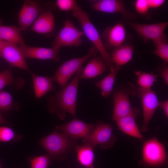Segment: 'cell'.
I'll return each instance as SVG.
<instances>
[{"label":"cell","mask_w":168,"mask_h":168,"mask_svg":"<svg viewBox=\"0 0 168 168\" xmlns=\"http://www.w3.org/2000/svg\"><path fill=\"white\" fill-rule=\"evenodd\" d=\"M113 130L110 123L98 122L95 124L90 134L84 141L94 148L99 145L101 149L110 148L113 147L116 140Z\"/></svg>","instance_id":"52a82bcc"},{"label":"cell","mask_w":168,"mask_h":168,"mask_svg":"<svg viewBox=\"0 0 168 168\" xmlns=\"http://www.w3.org/2000/svg\"><path fill=\"white\" fill-rule=\"evenodd\" d=\"M0 168H2L1 166L0 165Z\"/></svg>","instance_id":"f35d334b"},{"label":"cell","mask_w":168,"mask_h":168,"mask_svg":"<svg viewBox=\"0 0 168 168\" xmlns=\"http://www.w3.org/2000/svg\"><path fill=\"white\" fill-rule=\"evenodd\" d=\"M13 106V99L11 94L6 91H0V110H9Z\"/></svg>","instance_id":"83f0119b"},{"label":"cell","mask_w":168,"mask_h":168,"mask_svg":"<svg viewBox=\"0 0 168 168\" xmlns=\"http://www.w3.org/2000/svg\"><path fill=\"white\" fill-rule=\"evenodd\" d=\"M94 10L108 13H119L127 21L135 19V14L128 10L125 2L122 0H99L94 1L91 4Z\"/></svg>","instance_id":"7c38bea8"},{"label":"cell","mask_w":168,"mask_h":168,"mask_svg":"<svg viewBox=\"0 0 168 168\" xmlns=\"http://www.w3.org/2000/svg\"><path fill=\"white\" fill-rule=\"evenodd\" d=\"M83 68L76 72L70 82L55 92L47 99V107L49 112L55 114L60 119L63 120L67 113L76 116V107L78 85Z\"/></svg>","instance_id":"6da1fadb"},{"label":"cell","mask_w":168,"mask_h":168,"mask_svg":"<svg viewBox=\"0 0 168 168\" xmlns=\"http://www.w3.org/2000/svg\"><path fill=\"white\" fill-rule=\"evenodd\" d=\"M97 50L92 45L89 49L86 55L74 58L62 64L56 71L53 77L54 80L62 88L68 84V80L82 67V64L92 56L96 55Z\"/></svg>","instance_id":"8992f818"},{"label":"cell","mask_w":168,"mask_h":168,"mask_svg":"<svg viewBox=\"0 0 168 168\" xmlns=\"http://www.w3.org/2000/svg\"><path fill=\"white\" fill-rule=\"evenodd\" d=\"M38 2L25 0L18 15V25L21 31H25L35 21L43 11Z\"/></svg>","instance_id":"4fadbf2b"},{"label":"cell","mask_w":168,"mask_h":168,"mask_svg":"<svg viewBox=\"0 0 168 168\" xmlns=\"http://www.w3.org/2000/svg\"><path fill=\"white\" fill-rule=\"evenodd\" d=\"M19 47L25 58L49 59L56 62L61 59L59 49L55 48L32 47L25 44H20Z\"/></svg>","instance_id":"2e32d148"},{"label":"cell","mask_w":168,"mask_h":168,"mask_svg":"<svg viewBox=\"0 0 168 168\" xmlns=\"http://www.w3.org/2000/svg\"><path fill=\"white\" fill-rule=\"evenodd\" d=\"M95 168L94 167V166H91V167H87V168Z\"/></svg>","instance_id":"74e56055"},{"label":"cell","mask_w":168,"mask_h":168,"mask_svg":"<svg viewBox=\"0 0 168 168\" xmlns=\"http://www.w3.org/2000/svg\"><path fill=\"white\" fill-rule=\"evenodd\" d=\"M25 82L22 78L16 80L14 78L11 67L0 72V91L5 86L10 85H14L16 89H19L23 86Z\"/></svg>","instance_id":"d4e9b609"},{"label":"cell","mask_w":168,"mask_h":168,"mask_svg":"<svg viewBox=\"0 0 168 168\" xmlns=\"http://www.w3.org/2000/svg\"><path fill=\"white\" fill-rule=\"evenodd\" d=\"M34 88L35 96L40 98L48 92L53 91L55 88L53 77L47 76L38 75L30 73Z\"/></svg>","instance_id":"ffe728a7"},{"label":"cell","mask_w":168,"mask_h":168,"mask_svg":"<svg viewBox=\"0 0 168 168\" xmlns=\"http://www.w3.org/2000/svg\"><path fill=\"white\" fill-rule=\"evenodd\" d=\"M163 110L166 117H168V101L160 102L159 106Z\"/></svg>","instance_id":"e575fe53"},{"label":"cell","mask_w":168,"mask_h":168,"mask_svg":"<svg viewBox=\"0 0 168 168\" xmlns=\"http://www.w3.org/2000/svg\"><path fill=\"white\" fill-rule=\"evenodd\" d=\"M126 30L121 22L107 27L102 34L104 44L107 51L122 44L126 37Z\"/></svg>","instance_id":"9a60e30c"},{"label":"cell","mask_w":168,"mask_h":168,"mask_svg":"<svg viewBox=\"0 0 168 168\" xmlns=\"http://www.w3.org/2000/svg\"><path fill=\"white\" fill-rule=\"evenodd\" d=\"M136 88L129 83L124 84L114 92L113 97L114 108L112 120L118 119L130 114L137 110L133 108L129 100V96L135 95Z\"/></svg>","instance_id":"5b68a950"},{"label":"cell","mask_w":168,"mask_h":168,"mask_svg":"<svg viewBox=\"0 0 168 168\" xmlns=\"http://www.w3.org/2000/svg\"><path fill=\"white\" fill-rule=\"evenodd\" d=\"M84 35L72 21L67 19L52 43V47L59 49L63 47L79 46L82 43Z\"/></svg>","instance_id":"ba28073f"},{"label":"cell","mask_w":168,"mask_h":168,"mask_svg":"<svg viewBox=\"0 0 168 168\" xmlns=\"http://www.w3.org/2000/svg\"><path fill=\"white\" fill-rule=\"evenodd\" d=\"M133 51V46L128 44H122L115 48L110 54L112 63L121 66L127 63L132 58Z\"/></svg>","instance_id":"7402d4cb"},{"label":"cell","mask_w":168,"mask_h":168,"mask_svg":"<svg viewBox=\"0 0 168 168\" xmlns=\"http://www.w3.org/2000/svg\"><path fill=\"white\" fill-rule=\"evenodd\" d=\"M160 75L166 85L168 84V66L167 63L164 62L158 68Z\"/></svg>","instance_id":"d6a6232c"},{"label":"cell","mask_w":168,"mask_h":168,"mask_svg":"<svg viewBox=\"0 0 168 168\" xmlns=\"http://www.w3.org/2000/svg\"><path fill=\"white\" fill-rule=\"evenodd\" d=\"M108 67L107 63L101 57L95 56L83 69L80 79L95 78L106 71Z\"/></svg>","instance_id":"d6986e66"},{"label":"cell","mask_w":168,"mask_h":168,"mask_svg":"<svg viewBox=\"0 0 168 168\" xmlns=\"http://www.w3.org/2000/svg\"><path fill=\"white\" fill-rule=\"evenodd\" d=\"M50 162V158L48 155L36 156L31 159L30 168H47Z\"/></svg>","instance_id":"f1b7e54d"},{"label":"cell","mask_w":168,"mask_h":168,"mask_svg":"<svg viewBox=\"0 0 168 168\" xmlns=\"http://www.w3.org/2000/svg\"><path fill=\"white\" fill-rule=\"evenodd\" d=\"M0 58L12 66L26 71L30 73L25 58L17 44L3 40Z\"/></svg>","instance_id":"8fae6325"},{"label":"cell","mask_w":168,"mask_h":168,"mask_svg":"<svg viewBox=\"0 0 168 168\" xmlns=\"http://www.w3.org/2000/svg\"><path fill=\"white\" fill-rule=\"evenodd\" d=\"M8 124V122L3 117L1 111H0V124Z\"/></svg>","instance_id":"d590c367"},{"label":"cell","mask_w":168,"mask_h":168,"mask_svg":"<svg viewBox=\"0 0 168 168\" xmlns=\"http://www.w3.org/2000/svg\"><path fill=\"white\" fill-rule=\"evenodd\" d=\"M127 24L133 29L144 42L154 41L162 36L168 25V21L150 24H142L129 21Z\"/></svg>","instance_id":"30bf717a"},{"label":"cell","mask_w":168,"mask_h":168,"mask_svg":"<svg viewBox=\"0 0 168 168\" xmlns=\"http://www.w3.org/2000/svg\"><path fill=\"white\" fill-rule=\"evenodd\" d=\"M121 68V66L115 65L110 72L105 77L95 83L96 86L101 91V95L107 98L111 94L115 77Z\"/></svg>","instance_id":"603a6c76"},{"label":"cell","mask_w":168,"mask_h":168,"mask_svg":"<svg viewBox=\"0 0 168 168\" xmlns=\"http://www.w3.org/2000/svg\"><path fill=\"white\" fill-rule=\"evenodd\" d=\"M95 124H88L78 119H75L65 124L56 126V131H61L70 138L77 139L83 138L86 139L90 134Z\"/></svg>","instance_id":"5bb4252c"},{"label":"cell","mask_w":168,"mask_h":168,"mask_svg":"<svg viewBox=\"0 0 168 168\" xmlns=\"http://www.w3.org/2000/svg\"><path fill=\"white\" fill-rule=\"evenodd\" d=\"M16 135L10 128L6 126L0 127V142H9L16 139Z\"/></svg>","instance_id":"f546056e"},{"label":"cell","mask_w":168,"mask_h":168,"mask_svg":"<svg viewBox=\"0 0 168 168\" xmlns=\"http://www.w3.org/2000/svg\"><path fill=\"white\" fill-rule=\"evenodd\" d=\"M52 9H45L33 23L30 30L39 34L52 32L54 28V17Z\"/></svg>","instance_id":"e0dca14e"},{"label":"cell","mask_w":168,"mask_h":168,"mask_svg":"<svg viewBox=\"0 0 168 168\" xmlns=\"http://www.w3.org/2000/svg\"><path fill=\"white\" fill-rule=\"evenodd\" d=\"M135 73L137 77V82L139 87L144 89H151L154 83L156 81L158 76L152 72L148 73L140 71L135 72Z\"/></svg>","instance_id":"484cf974"},{"label":"cell","mask_w":168,"mask_h":168,"mask_svg":"<svg viewBox=\"0 0 168 168\" xmlns=\"http://www.w3.org/2000/svg\"><path fill=\"white\" fill-rule=\"evenodd\" d=\"M139 111L137 110L132 114L121 118L116 121L119 129L125 134L140 140L144 139L136 122Z\"/></svg>","instance_id":"ac0fdd59"},{"label":"cell","mask_w":168,"mask_h":168,"mask_svg":"<svg viewBox=\"0 0 168 168\" xmlns=\"http://www.w3.org/2000/svg\"><path fill=\"white\" fill-rule=\"evenodd\" d=\"M94 148L87 142L82 146L77 145L76 152L79 163L87 167L93 166L94 160Z\"/></svg>","instance_id":"cb8c5ba5"},{"label":"cell","mask_w":168,"mask_h":168,"mask_svg":"<svg viewBox=\"0 0 168 168\" xmlns=\"http://www.w3.org/2000/svg\"><path fill=\"white\" fill-rule=\"evenodd\" d=\"M168 158L165 146L154 137L145 141L142 148V157L139 164L144 168L166 167Z\"/></svg>","instance_id":"277c9868"},{"label":"cell","mask_w":168,"mask_h":168,"mask_svg":"<svg viewBox=\"0 0 168 168\" xmlns=\"http://www.w3.org/2000/svg\"><path fill=\"white\" fill-rule=\"evenodd\" d=\"M135 8L139 14L144 15L147 14L149 9L147 0H137L135 2Z\"/></svg>","instance_id":"1f68e13d"},{"label":"cell","mask_w":168,"mask_h":168,"mask_svg":"<svg viewBox=\"0 0 168 168\" xmlns=\"http://www.w3.org/2000/svg\"><path fill=\"white\" fill-rule=\"evenodd\" d=\"M19 27L13 25H5L2 24L0 19V39L2 40L16 44H25Z\"/></svg>","instance_id":"44dd1931"},{"label":"cell","mask_w":168,"mask_h":168,"mask_svg":"<svg viewBox=\"0 0 168 168\" xmlns=\"http://www.w3.org/2000/svg\"><path fill=\"white\" fill-rule=\"evenodd\" d=\"M153 42L156 49L152 52L162 59L165 62L168 63V44L166 35L165 34Z\"/></svg>","instance_id":"4316f807"},{"label":"cell","mask_w":168,"mask_h":168,"mask_svg":"<svg viewBox=\"0 0 168 168\" xmlns=\"http://www.w3.org/2000/svg\"><path fill=\"white\" fill-rule=\"evenodd\" d=\"M3 40L0 39V53L2 48Z\"/></svg>","instance_id":"8d00e7d4"},{"label":"cell","mask_w":168,"mask_h":168,"mask_svg":"<svg viewBox=\"0 0 168 168\" xmlns=\"http://www.w3.org/2000/svg\"><path fill=\"white\" fill-rule=\"evenodd\" d=\"M56 4L60 10L64 11H72L78 5L74 0H58Z\"/></svg>","instance_id":"4dcf8cb0"},{"label":"cell","mask_w":168,"mask_h":168,"mask_svg":"<svg viewBox=\"0 0 168 168\" xmlns=\"http://www.w3.org/2000/svg\"><path fill=\"white\" fill-rule=\"evenodd\" d=\"M150 8H155L160 7L165 2L164 0H147Z\"/></svg>","instance_id":"836d02e7"},{"label":"cell","mask_w":168,"mask_h":168,"mask_svg":"<svg viewBox=\"0 0 168 168\" xmlns=\"http://www.w3.org/2000/svg\"><path fill=\"white\" fill-rule=\"evenodd\" d=\"M72 11L73 16L77 19L81 25L84 34L92 43L111 70L114 65L111 61L110 54L106 50L100 35L91 21L88 14L78 5Z\"/></svg>","instance_id":"3957f363"},{"label":"cell","mask_w":168,"mask_h":168,"mask_svg":"<svg viewBox=\"0 0 168 168\" xmlns=\"http://www.w3.org/2000/svg\"><path fill=\"white\" fill-rule=\"evenodd\" d=\"M135 95L141 98L143 113V123L141 130L145 132L156 110L159 107V101L156 92L151 89L136 88Z\"/></svg>","instance_id":"9c48e42d"},{"label":"cell","mask_w":168,"mask_h":168,"mask_svg":"<svg viewBox=\"0 0 168 168\" xmlns=\"http://www.w3.org/2000/svg\"><path fill=\"white\" fill-rule=\"evenodd\" d=\"M77 140L63 132L56 131L40 140V145L49 156L56 160L66 158L68 153L76 152Z\"/></svg>","instance_id":"7a4b0ae2"}]
</instances>
